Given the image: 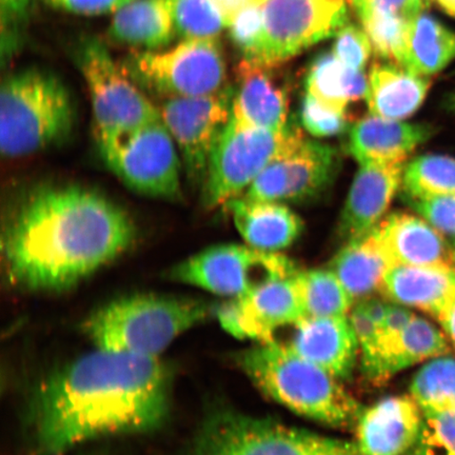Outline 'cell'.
Listing matches in <instances>:
<instances>
[{
	"label": "cell",
	"mask_w": 455,
	"mask_h": 455,
	"mask_svg": "<svg viewBox=\"0 0 455 455\" xmlns=\"http://www.w3.org/2000/svg\"><path fill=\"white\" fill-rule=\"evenodd\" d=\"M172 372L158 357L95 348L51 372L26 411L34 455H64L113 435L149 434L166 424Z\"/></svg>",
	"instance_id": "obj_1"
},
{
	"label": "cell",
	"mask_w": 455,
	"mask_h": 455,
	"mask_svg": "<svg viewBox=\"0 0 455 455\" xmlns=\"http://www.w3.org/2000/svg\"><path fill=\"white\" fill-rule=\"evenodd\" d=\"M136 236L129 212L100 191L39 187L5 221L4 270L13 286L28 291H67L126 253Z\"/></svg>",
	"instance_id": "obj_2"
},
{
	"label": "cell",
	"mask_w": 455,
	"mask_h": 455,
	"mask_svg": "<svg viewBox=\"0 0 455 455\" xmlns=\"http://www.w3.org/2000/svg\"><path fill=\"white\" fill-rule=\"evenodd\" d=\"M237 363L264 395L305 418L346 428L363 411L338 379L278 341L243 351Z\"/></svg>",
	"instance_id": "obj_3"
},
{
	"label": "cell",
	"mask_w": 455,
	"mask_h": 455,
	"mask_svg": "<svg viewBox=\"0 0 455 455\" xmlns=\"http://www.w3.org/2000/svg\"><path fill=\"white\" fill-rule=\"evenodd\" d=\"M215 311L216 307L202 299L133 294L95 310L83 329L95 348L158 357L180 335Z\"/></svg>",
	"instance_id": "obj_4"
},
{
	"label": "cell",
	"mask_w": 455,
	"mask_h": 455,
	"mask_svg": "<svg viewBox=\"0 0 455 455\" xmlns=\"http://www.w3.org/2000/svg\"><path fill=\"white\" fill-rule=\"evenodd\" d=\"M76 109L67 85L38 68L10 73L0 89V149L14 159L60 144L72 133Z\"/></svg>",
	"instance_id": "obj_5"
},
{
	"label": "cell",
	"mask_w": 455,
	"mask_h": 455,
	"mask_svg": "<svg viewBox=\"0 0 455 455\" xmlns=\"http://www.w3.org/2000/svg\"><path fill=\"white\" fill-rule=\"evenodd\" d=\"M190 455L363 454L356 443L223 409L204 418L193 439Z\"/></svg>",
	"instance_id": "obj_6"
},
{
	"label": "cell",
	"mask_w": 455,
	"mask_h": 455,
	"mask_svg": "<svg viewBox=\"0 0 455 455\" xmlns=\"http://www.w3.org/2000/svg\"><path fill=\"white\" fill-rule=\"evenodd\" d=\"M74 60L87 84L100 149L161 118L159 108L100 39H82L74 50Z\"/></svg>",
	"instance_id": "obj_7"
},
{
	"label": "cell",
	"mask_w": 455,
	"mask_h": 455,
	"mask_svg": "<svg viewBox=\"0 0 455 455\" xmlns=\"http://www.w3.org/2000/svg\"><path fill=\"white\" fill-rule=\"evenodd\" d=\"M122 67L145 93L163 100L213 94L227 87L218 38L185 39L168 51H135Z\"/></svg>",
	"instance_id": "obj_8"
},
{
	"label": "cell",
	"mask_w": 455,
	"mask_h": 455,
	"mask_svg": "<svg viewBox=\"0 0 455 455\" xmlns=\"http://www.w3.org/2000/svg\"><path fill=\"white\" fill-rule=\"evenodd\" d=\"M299 272L292 260L278 252L224 243L204 249L175 265L169 278L220 297L238 299L267 283Z\"/></svg>",
	"instance_id": "obj_9"
},
{
	"label": "cell",
	"mask_w": 455,
	"mask_h": 455,
	"mask_svg": "<svg viewBox=\"0 0 455 455\" xmlns=\"http://www.w3.org/2000/svg\"><path fill=\"white\" fill-rule=\"evenodd\" d=\"M295 126L272 131L250 126L230 117L210 158L203 185L207 209L225 206L242 196L286 146Z\"/></svg>",
	"instance_id": "obj_10"
},
{
	"label": "cell",
	"mask_w": 455,
	"mask_h": 455,
	"mask_svg": "<svg viewBox=\"0 0 455 455\" xmlns=\"http://www.w3.org/2000/svg\"><path fill=\"white\" fill-rule=\"evenodd\" d=\"M100 151L108 168L129 189L153 198L181 196L183 162L162 117Z\"/></svg>",
	"instance_id": "obj_11"
},
{
	"label": "cell",
	"mask_w": 455,
	"mask_h": 455,
	"mask_svg": "<svg viewBox=\"0 0 455 455\" xmlns=\"http://www.w3.org/2000/svg\"><path fill=\"white\" fill-rule=\"evenodd\" d=\"M339 163L335 148L307 140L295 127L286 146L242 196L282 204L311 201L333 184Z\"/></svg>",
	"instance_id": "obj_12"
},
{
	"label": "cell",
	"mask_w": 455,
	"mask_h": 455,
	"mask_svg": "<svg viewBox=\"0 0 455 455\" xmlns=\"http://www.w3.org/2000/svg\"><path fill=\"white\" fill-rule=\"evenodd\" d=\"M350 0H269L264 5V38L259 60L283 65L335 36L350 21Z\"/></svg>",
	"instance_id": "obj_13"
},
{
	"label": "cell",
	"mask_w": 455,
	"mask_h": 455,
	"mask_svg": "<svg viewBox=\"0 0 455 455\" xmlns=\"http://www.w3.org/2000/svg\"><path fill=\"white\" fill-rule=\"evenodd\" d=\"M233 88L195 98L164 100L161 117L175 141L188 180L204 185L210 158L230 121Z\"/></svg>",
	"instance_id": "obj_14"
},
{
	"label": "cell",
	"mask_w": 455,
	"mask_h": 455,
	"mask_svg": "<svg viewBox=\"0 0 455 455\" xmlns=\"http://www.w3.org/2000/svg\"><path fill=\"white\" fill-rule=\"evenodd\" d=\"M297 275L278 278L243 298L216 307L215 315L221 327L236 339L275 341L277 330L307 317Z\"/></svg>",
	"instance_id": "obj_15"
},
{
	"label": "cell",
	"mask_w": 455,
	"mask_h": 455,
	"mask_svg": "<svg viewBox=\"0 0 455 455\" xmlns=\"http://www.w3.org/2000/svg\"><path fill=\"white\" fill-rule=\"evenodd\" d=\"M281 66L243 59L236 68L233 118L272 131H283L290 126L289 84L278 72Z\"/></svg>",
	"instance_id": "obj_16"
},
{
	"label": "cell",
	"mask_w": 455,
	"mask_h": 455,
	"mask_svg": "<svg viewBox=\"0 0 455 455\" xmlns=\"http://www.w3.org/2000/svg\"><path fill=\"white\" fill-rule=\"evenodd\" d=\"M405 164H360L341 212V238L349 242L366 235L382 221L403 186Z\"/></svg>",
	"instance_id": "obj_17"
},
{
	"label": "cell",
	"mask_w": 455,
	"mask_h": 455,
	"mask_svg": "<svg viewBox=\"0 0 455 455\" xmlns=\"http://www.w3.org/2000/svg\"><path fill=\"white\" fill-rule=\"evenodd\" d=\"M291 327V337L282 345L339 380L351 378L360 341L349 317H304Z\"/></svg>",
	"instance_id": "obj_18"
},
{
	"label": "cell",
	"mask_w": 455,
	"mask_h": 455,
	"mask_svg": "<svg viewBox=\"0 0 455 455\" xmlns=\"http://www.w3.org/2000/svg\"><path fill=\"white\" fill-rule=\"evenodd\" d=\"M422 424V409L412 396L385 398L362 412L356 445L363 455H409Z\"/></svg>",
	"instance_id": "obj_19"
},
{
	"label": "cell",
	"mask_w": 455,
	"mask_h": 455,
	"mask_svg": "<svg viewBox=\"0 0 455 455\" xmlns=\"http://www.w3.org/2000/svg\"><path fill=\"white\" fill-rule=\"evenodd\" d=\"M373 233L394 265L447 267L455 269L454 249L422 216L386 215Z\"/></svg>",
	"instance_id": "obj_20"
},
{
	"label": "cell",
	"mask_w": 455,
	"mask_h": 455,
	"mask_svg": "<svg viewBox=\"0 0 455 455\" xmlns=\"http://www.w3.org/2000/svg\"><path fill=\"white\" fill-rule=\"evenodd\" d=\"M449 351L445 335L422 317L414 315L400 333L380 331L374 348L362 356L363 371L373 382H384L398 371Z\"/></svg>",
	"instance_id": "obj_21"
},
{
	"label": "cell",
	"mask_w": 455,
	"mask_h": 455,
	"mask_svg": "<svg viewBox=\"0 0 455 455\" xmlns=\"http://www.w3.org/2000/svg\"><path fill=\"white\" fill-rule=\"evenodd\" d=\"M432 128L369 114L352 126L348 152L358 164H405L430 139Z\"/></svg>",
	"instance_id": "obj_22"
},
{
	"label": "cell",
	"mask_w": 455,
	"mask_h": 455,
	"mask_svg": "<svg viewBox=\"0 0 455 455\" xmlns=\"http://www.w3.org/2000/svg\"><path fill=\"white\" fill-rule=\"evenodd\" d=\"M379 292L391 303L413 307L437 318L455 303V269L394 265L385 273Z\"/></svg>",
	"instance_id": "obj_23"
},
{
	"label": "cell",
	"mask_w": 455,
	"mask_h": 455,
	"mask_svg": "<svg viewBox=\"0 0 455 455\" xmlns=\"http://www.w3.org/2000/svg\"><path fill=\"white\" fill-rule=\"evenodd\" d=\"M248 246L266 252H280L297 242L304 221L286 204L256 201L244 196L224 206Z\"/></svg>",
	"instance_id": "obj_24"
},
{
	"label": "cell",
	"mask_w": 455,
	"mask_h": 455,
	"mask_svg": "<svg viewBox=\"0 0 455 455\" xmlns=\"http://www.w3.org/2000/svg\"><path fill=\"white\" fill-rule=\"evenodd\" d=\"M431 87L429 77L420 76L392 62H375L370 70L366 102L369 114L403 121L417 112Z\"/></svg>",
	"instance_id": "obj_25"
},
{
	"label": "cell",
	"mask_w": 455,
	"mask_h": 455,
	"mask_svg": "<svg viewBox=\"0 0 455 455\" xmlns=\"http://www.w3.org/2000/svg\"><path fill=\"white\" fill-rule=\"evenodd\" d=\"M173 0H132L114 15L110 41L140 51L167 47L175 36Z\"/></svg>",
	"instance_id": "obj_26"
},
{
	"label": "cell",
	"mask_w": 455,
	"mask_h": 455,
	"mask_svg": "<svg viewBox=\"0 0 455 455\" xmlns=\"http://www.w3.org/2000/svg\"><path fill=\"white\" fill-rule=\"evenodd\" d=\"M392 263L375 237L373 230L355 238L341 248L330 264L352 299H366L379 291Z\"/></svg>",
	"instance_id": "obj_27"
},
{
	"label": "cell",
	"mask_w": 455,
	"mask_h": 455,
	"mask_svg": "<svg viewBox=\"0 0 455 455\" xmlns=\"http://www.w3.org/2000/svg\"><path fill=\"white\" fill-rule=\"evenodd\" d=\"M305 84L306 94L323 107L347 113L352 102L366 98L368 78L363 71L345 66L334 53L323 52L312 60Z\"/></svg>",
	"instance_id": "obj_28"
},
{
	"label": "cell",
	"mask_w": 455,
	"mask_h": 455,
	"mask_svg": "<svg viewBox=\"0 0 455 455\" xmlns=\"http://www.w3.org/2000/svg\"><path fill=\"white\" fill-rule=\"evenodd\" d=\"M454 59L455 32L423 11L409 20L402 67L429 77L445 69Z\"/></svg>",
	"instance_id": "obj_29"
},
{
	"label": "cell",
	"mask_w": 455,
	"mask_h": 455,
	"mask_svg": "<svg viewBox=\"0 0 455 455\" xmlns=\"http://www.w3.org/2000/svg\"><path fill=\"white\" fill-rule=\"evenodd\" d=\"M297 283L307 317L346 315L354 304L331 269L299 271Z\"/></svg>",
	"instance_id": "obj_30"
},
{
	"label": "cell",
	"mask_w": 455,
	"mask_h": 455,
	"mask_svg": "<svg viewBox=\"0 0 455 455\" xmlns=\"http://www.w3.org/2000/svg\"><path fill=\"white\" fill-rule=\"evenodd\" d=\"M411 391L422 411H455V358H432L414 375Z\"/></svg>",
	"instance_id": "obj_31"
},
{
	"label": "cell",
	"mask_w": 455,
	"mask_h": 455,
	"mask_svg": "<svg viewBox=\"0 0 455 455\" xmlns=\"http://www.w3.org/2000/svg\"><path fill=\"white\" fill-rule=\"evenodd\" d=\"M403 196L411 197L455 196V159L420 156L405 164Z\"/></svg>",
	"instance_id": "obj_32"
},
{
	"label": "cell",
	"mask_w": 455,
	"mask_h": 455,
	"mask_svg": "<svg viewBox=\"0 0 455 455\" xmlns=\"http://www.w3.org/2000/svg\"><path fill=\"white\" fill-rule=\"evenodd\" d=\"M175 31L184 39L218 38L227 27L213 0H173Z\"/></svg>",
	"instance_id": "obj_33"
},
{
	"label": "cell",
	"mask_w": 455,
	"mask_h": 455,
	"mask_svg": "<svg viewBox=\"0 0 455 455\" xmlns=\"http://www.w3.org/2000/svg\"><path fill=\"white\" fill-rule=\"evenodd\" d=\"M378 59L402 66L409 20L401 15L370 14L362 20Z\"/></svg>",
	"instance_id": "obj_34"
},
{
	"label": "cell",
	"mask_w": 455,
	"mask_h": 455,
	"mask_svg": "<svg viewBox=\"0 0 455 455\" xmlns=\"http://www.w3.org/2000/svg\"><path fill=\"white\" fill-rule=\"evenodd\" d=\"M409 455H455V411H423L422 429Z\"/></svg>",
	"instance_id": "obj_35"
},
{
	"label": "cell",
	"mask_w": 455,
	"mask_h": 455,
	"mask_svg": "<svg viewBox=\"0 0 455 455\" xmlns=\"http://www.w3.org/2000/svg\"><path fill=\"white\" fill-rule=\"evenodd\" d=\"M229 36L244 60H259L264 38V10L261 4H249L229 26Z\"/></svg>",
	"instance_id": "obj_36"
},
{
	"label": "cell",
	"mask_w": 455,
	"mask_h": 455,
	"mask_svg": "<svg viewBox=\"0 0 455 455\" xmlns=\"http://www.w3.org/2000/svg\"><path fill=\"white\" fill-rule=\"evenodd\" d=\"M30 0H2L3 65L14 59L25 42Z\"/></svg>",
	"instance_id": "obj_37"
},
{
	"label": "cell",
	"mask_w": 455,
	"mask_h": 455,
	"mask_svg": "<svg viewBox=\"0 0 455 455\" xmlns=\"http://www.w3.org/2000/svg\"><path fill=\"white\" fill-rule=\"evenodd\" d=\"M299 113L304 129L315 138H333L349 127L347 113L330 110L309 94L305 95Z\"/></svg>",
	"instance_id": "obj_38"
},
{
	"label": "cell",
	"mask_w": 455,
	"mask_h": 455,
	"mask_svg": "<svg viewBox=\"0 0 455 455\" xmlns=\"http://www.w3.org/2000/svg\"><path fill=\"white\" fill-rule=\"evenodd\" d=\"M333 53L351 69L363 71L371 55L372 45L368 34L350 21L335 34Z\"/></svg>",
	"instance_id": "obj_39"
},
{
	"label": "cell",
	"mask_w": 455,
	"mask_h": 455,
	"mask_svg": "<svg viewBox=\"0 0 455 455\" xmlns=\"http://www.w3.org/2000/svg\"><path fill=\"white\" fill-rule=\"evenodd\" d=\"M403 201L423 219L455 240V196L411 197L403 196Z\"/></svg>",
	"instance_id": "obj_40"
},
{
	"label": "cell",
	"mask_w": 455,
	"mask_h": 455,
	"mask_svg": "<svg viewBox=\"0 0 455 455\" xmlns=\"http://www.w3.org/2000/svg\"><path fill=\"white\" fill-rule=\"evenodd\" d=\"M49 7L72 14L95 16L116 13L132 0H41Z\"/></svg>",
	"instance_id": "obj_41"
},
{
	"label": "cell",
	"mask_w": 455,
	"mask_h": 455,
	"mask_svg": "<svg viewBox=\"0 0 455 455\" xmlns=\"http://www.w3.org/2000/svg\"><path fill=\"white\" fill-rule=\"evenodd\" d=\"M349 318L360 341L362 354H367L377 345L382 329L370 317L361 303L352 309Z\"/></svg>",
	"instance_id": "obj_42"
},
{
	"label": "cell",
	"mask_w": 455,
	"mask_h": 455,
	"mask_svg": "<svg viewBox=\"0 0 455 455\" xmlns=\"http://www.w3.org/2000/svg\"><path fill=\"white\" fill-rule=\"evenodd\" d=\"M407 7L408 0H370L366 10L358 17L361 20L370 14L401 15L408 19Z\"/></svg>",
	"instance_id": "obj_43"
},
{
	"label": "cell",
	"mask_w": 455,
	"mask_h": 455,
	"mask_svg": "<svg viewBox=\"0 0 455 455\" xmlns=\"http://www.w3.org/2000/svg\"><path fill=\"white\" fill-rule=\"evenodd\" d=\"M415 315L401 305H389L382 331L400 333L408 326Z\"/></svg>",
	"instance_id": "obj_44"
},
{
	"label": "cell",
	"mask_w": 455,
	"mask_h": 455,
	"mask_svg": "<svg viewBox=\"0 0 455 455\" xmlns=\"http://www.w3.org/2000/svg\"><path fill=\"white\" fill-rule=\"evenodd\" d=\"M213 2L224 16L227 27H229L237 13L250 4L249 0H213Z\"/></svg>",
	"instance_id": "obj_45"
},
{
	"label": "cell",
	"mask_w": 455,
	"mask_h": 455,
	"mask_svg": "<svg viewBox=\"0 0 455 455\" xmlns=\"http://www.w3.org/2000/svg\"><path fill=\"white\" fill-rule=\"evenodd\" d=\"M437 321L440 322L443 331H445L447 337L451 339L455 346V303L451 308L443 312L442 315L437 317Z\"/></svg>",
	"instance_id": "obj_46"
},
{
	"label": "cell",
	"mask_w": 455,
	"mask_h": 455,
	"mask_svg": "<svg viewBox=\"0 0 455 455\" xmlns=\"http://www.w3.org/2000/svg\"><path fill=\"white\" fill-rule=\"evenodd\" d=\"M427 0H408L407 17L409 20L413 19L425 8Z\"/></svg>",
	"instance_id": "obj_47"
},
{
	"label": "cell",
	"mask_w": 455,
	"mask_h": 455,
	"mask_svg": "<svg viewBox=\"0 0 455 455\" xmlns=\"http://www.w3.org/2000/svg\"><path fill=\"white\" fill-rule=\"evenodd\" d=\"M442 10L452 17H455V0H435Z\"/></svg>",
	"instance_id": "obj_48"
},
{
	"label": "cell",
	"mask_w": 455,
	"mask_h": 455,
	"mask_svg": "<svg viewBox=\"0 0 455 455\" xmlns=\"http://www.w3.org/2000/svg\"><path fill=\"white\" fill-rule=\"evenodd\" d=\"M369 2L370 0H350V4L358 16L366 10Z\"/></svg>",
	"instance_id": "obj_49"
},
{
	"label": "cell",
	"mask_w": 455,
	"mask_h": 455,
	"mask_svg": "<svg viewBox=\"0 0 455 455\" xmlns=\"http://www.w3.org/2000/svg\"><path fill=\"white\" fill-rule=\"evenodd\" d=\"M447 104L449 109L455 112V91L451 96H449Z\"/></svg>",
	"instance_id": "obj_50"
},
{
	"label": "cell",
	"mask_w": 455,
	"mask_h": 455,
	"mask_svg": "<svg viewBox=\"0 0 455 455\" xmlns=\"http://www.w3.org/2000/svg\"><path fill=\"white\" fill-rule=\"evenodd\" d=\"M267 2V0H249L250 4H264Z\"/></svg>",
	"instance_id": "obj_51"
},
{
	"label": "cell",
	"mask_w": 455,
	"mask_h": 455,
	"mask_svg": "<svg viewBox=\"0 0 455 455\" xmlns=\"http://www.w3.org/2000/svg\"><path fill=\"white\" fill-rule=\"evenodd\" d=\"M454 255H455V248H454Z\"/></svg>",
	"instance_id": "obj_52"
}]
</instances>
